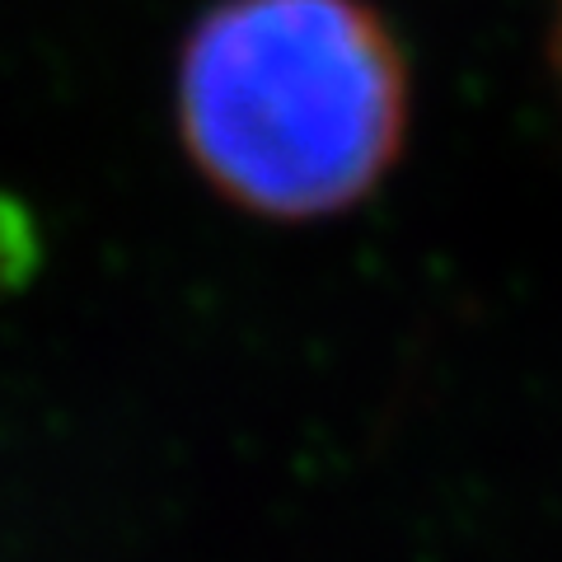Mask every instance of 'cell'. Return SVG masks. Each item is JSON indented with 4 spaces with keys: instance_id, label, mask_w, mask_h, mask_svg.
I'll use <instances>...</instances> for the list:
<instances>
[{
    "instance_id": "3957f363",
    "label": "cell",
    "mask_w": 562,
    "mask_h": 562,
    "mask_svg": "<svg viewBox=\"0 0 562 562\" xmlns=\"http://www.w3.org/2000/svg\"><path fill=\"white\" fill-rule=\"evenodd\" d=\"M553 52H558V76H562V0H558V29H553Z\"/></svg>"
},
{
    "instance_id": "6da1fadb",
    "label": "cell",
    "mask_w": 562,
    "mask_h": 562,
    "mask_svg": "<svg viewBox=\"0 0 562 562\" xmlns=\"http://www.w3.org/2000/svg\"><path fill=\"white\" fill-rule=\"evenodd\" d=\"M192 169L262 221L366 202L408 140V57L371 0H216L173 66Z\"/></svg>"
},
{
    "instance_id": "7a4b0ae2",
    "label": "cell",
    "mask_w": 562,
    "mask_h": 562,
    "mask_svg": "<svg viewBox=\"0 0 562 562\" xmlns=\"http://www.w3.org/2000/svg\"><path fill=\"white\" fill-rule=\"evenodd\" d=\"M38 258H43L38 221L29 216V206L20 198L0 192V295L20 291L38 272Z\"/></svg>"
}]
</instances>
